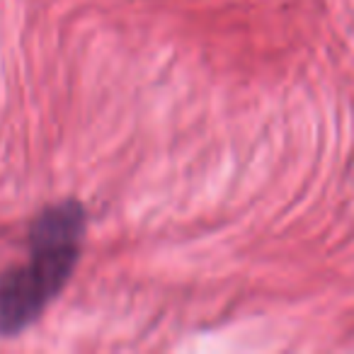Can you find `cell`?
<instances>
[{
  "mask_svg": "<svg viewBox=\"0 0 354 354\" xmlns=\"http://www.w3.org/2000/svg\"><path fill=\"white\" fill-rule=\"evenodd\" d=\"M85 209L75 199L46 207L30 226L27 262L0 274V335L27 330L64 291L78 265Z\"/></svg>",
  "mask_w": 354,
  "mask_h": 354,
  "instance_id": "1",
  "label": "cell"
}]
</instances>
